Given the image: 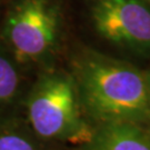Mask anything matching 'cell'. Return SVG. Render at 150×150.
Segmentation results:
<instances>
[{
    "instance_id": "obj_8",
    "label": "cell",
    "mask_w": 150,
    "mask_h": 150,
    "mask_svg": "<svg viewBox=\"0 0 150 150\" xmlns=\"http://www.w3.org/2000/svg\"><path fill=\"white\" fill-rule=\"evenodd\" d=\"M147 78H148V83H149V90H150V74L147 75Z\"/></svg>"
},
{
    "instance_id": "obj_3",
    "label": "cell",
    "mask_w": 150,
    "mask_h": 150,
    "mask_svg": "<svg viewBox=\"0 0 150 150\" xmlns=\"http://www.w3.org/2000/svg\"><path fill=\"white\" fill-rule=\"evenodd\" d=\"M91 19L108 41L150 54V8L140 0H95Z\"/></svg>"
},
{
    "instance_id": "obj_1",
    "label": "cell",
    "mask_w": 150,
    "mask_h": 150,
    "mask_svg": "<svg viewBox=\"0 0 150 150\" xmlns=\"http://www.w3.org/2000/svg\"><path fill=\"white\" fill-rule=\"evenodd\" d=\"M78 97L99 125L150 120L147 75L132 66L98 54H88L77 64Z\"/></svg>"
},
{
    "instance_id": "obj_5",
    "label": "cell",
    "mask_w": 150,
    "mask_h": 150,
    "mask_svg": "<svg viewBox=\"0 0 150 150\" xmlns=\"http://www.w3.org/2000/svg\"><path fill=\"white\" fill-rule=\"evenodd\" d=\"M87 145L88 150H150V134L140 125L101 123Z\"/></svg>"
},
{
    "instance_id": "obj_4",
    "label": "cell",
    "mask_w": 150,
    "mask_h": 150,
    "mask_svg": "<svg viewBox=\"0 0 150 150\" xmlns=\"http://www.w3.org/2000/svg\"><path fill=\"white\" fill-rule=\"evenodd\" d=\"M57 15L45 0H25L11 11L7 21V37L17 58L36 59L56 42Z\"/></svg>"
},
{
    "instance_id": "obj_2",
    "label": "cell",
    "mask_w": 150,
    "mask_h": 150,
    "mask_svg": "<svg viewBox=\"0 0 150 150\" xmlns=\"http://www.w3.org/2000/svg\"><path fill=\"white\" fill-rule=\"evenodd\" d=\"M28 115L32 128L43 138L90 136L81 122L77 86L68 76L54 74L39 81L32 91Z\"/></svg>"
},
{
    "instance_id": "obj_7",
    "label": "cell",
    "mask_w": 150,
    "mask_h": 150,
    "mask_svg": "<svg viewBox=\"0 0 150 150\" xmlns=\"http://www.w3.org/2000/svg\"><path fill=\"white\" fill-rule=\"evenodd\" d=\"M0 150H35L30 142L16 134L0 137Z\"/></svg>"
},
{
    "instance_id": "obj_6",
    "label": "cell",
    "mask_w": 150,
    "mask_h": 150,
    "mask_svg": "<svg viewBox=\"0 0 150 150\" xmlns=\"http://www.w3.org/2000/svg\"><path fill=\"white\" fill-rule=\"evenodd\" d=\"M18 87V75L9 60L0 54V106L10 100Z\"/></svg>"
}]
</instances>
